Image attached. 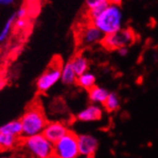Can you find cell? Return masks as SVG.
<instances>
[{
    "label": "cell",
    "instance_id": "obj_24",
    "mask_svg": "<svg viewBox=\"0 0 158 158\" xmlns=\"http://www.w3.org/2000/svg\"><path fill=\"white\" fill-rule=\"evenodd\" d=\"M16 0H0V5L1 6H10L13 4Z\"/></svg>",
    "mask_w": 158,
    "mask_h": 158
},
{
    "label": "cell",
    "instance_id": "obj_26",
    "mask_svg": "<svg viewBox=\"0 0 158 158\" xmlns=\"http://www.w3.org/2000/svg\"><path fill=\"white\" fill-rule=\"evenodd\" d=\"M77 158H92V157H88V156H82V155H79Z\"/></svg>",
    "mask_w": 158,
    "mask_h": 158
},
{
    "label": "cell",
    "instance_id": "obj_23",
    "mask_svg": "<svg viewBox=\"0 0 158 158\" xmlns=\"http://www.w3.org/2000/svg\"><path fill=\"white\" fill-rule=\"evenodd\" d=\"M117 51H118V55L121 56V57H125V56H127L129 54V48H128V47H122V48H118Z\"/></svg>",
    "mask_w": 158,
    "mask_h": 158
},
{
    "label": "cell",
    "instance_id": "obj_12",
    "mask_svg": "<svg viewBox=\"0 0 158 158\" xmlns=\"http://www.w3.org/2000/svg\"><path fill=\"white\" fill-rule=\"evenodd\" d=\"M70 63L72 64V67L75 71L77 77L83 74L86 71H88V68H89L88 60L81 53L75 55L72 58V60L70 61Z\"/></svg>",
    "mask_w": 158,
    "mask_h": 158
},
{
    "label": "cell",
    "instance_id": "obj_22",
    "mask_svg": "<svg viewBox=\"0 0 158 158\" xmlns=\"http://www.w3.org/2000/svg\"><path fill=\"white\" fill-rule=\"evenodd\" d=\"M16 18H26L27 16V9L26 8H20L17 10V11L15 12Z\"/></svg>",
    "mask_w": 158,
    "mask_h": 158
},
{
    "label": "cell",
    "instance_id": "obj_16",
    "mask_svg": "<svg viewBox=\"0 0 158 158\" xmlns=\"http://www.w3.org/2000/svg\"><path fill=\"white\" fill-rule=\"evenodd\" d=\"M19 141L18 136L0 133V151H9L13 149Z\"/></svg>",
    "mask_w": 158,
    "mask_h": 158
},
{
    "label": "cell",
    "instance_id": "obj_11",
    "mask_svg": "<svg viewBox=\"0 0 158 158\" xmlns=\"http://www.w3.org/2000/svg\"><path fill=\"white\" fill-rule=\"evenodd\" d=\"M108 95L109 92L107 89L97 85L88 90V98L93 104H103Z\"/></svg>",
    "mask_w": 158,
    "mask_h": 158
},
{
    "label": "cell",
    "instance_id": "obj_5",
    "mask_svg": "<svg viewBox=\"0 0 158 158\" xmlns=\"http://www.w3.org/2000/svg\"><path fill=\"white\" fill-rule=\"evenodd\" d=\"M77 135L69 131L53 144V154L58 158H77L79 153Z\"/></svg>",
    "mask_w": 158,
    "mask_h": 158
},
{
    "label": "cell",
    "instance_id": "obj_3",
    "mask_svg": "<svg viewBox=\"0 0 158 158\" xmlns=\"http://www.w3.org/2000/svg\"><path fill=\"white\" fill-rule=\"evenodd\" d=\"M136 42V33L132 27L120 28L117 32L103 35V38L100 41L102 46L109 50H118L122 47H129L134 45Z\"/></svg>",
    "mask_w": 158,
    "mask_h": 158
},
{
    "label": "cell",
    "instance_id": "obj_20",
    "mask_svg": "<svg viewBox=\"0 0 158 158\" xmlns=\"http://www.w3.org/2000/svg\"><path fill=\"white\" fill-rule=\"evenodd\" d=\"M105 2H109V0H85V6L88 10Z\"/></svg>",
    "mask_w": 158,
    "mask_h": 158
},
{
    "label": "cell",
    "instance_id": "obj_4",
    "mask_svg": "<svg viewBox=\"0 0 158 158\" xmlns=\"http://www.w3.org/2000/svg\"><path fill=\"white\" fill-rule=\"evenodd\" d=\"M22 144L32 158H47L53 154V143L43 134L24 137Z\"/></svg>",
    "mask_w": 158,
    "mask_h": 158
},
{
    "label": "cell",
    "instance_id": "obj_13",
    "mask_svg": "<svg viewBox=\"0 0 158 158\" xmlns=\"http://www.w3.org/2000/svg\"><path fill=\"white\" fill-rule=\"evenodd\" d=\"M61 81L64 85H73L77 81V75L70 62L65 63L62 67Z\"/></svg>",
    "mask_w": 158,
    "mask_h": 158
},
{
    "label": "cell",
    "instance_id": "obj_18",
    "mask_svg": "<svg viewBox=\"0 0 158 158\" xmlns=\"http://www.w3.org/2000/svg\"><path fill=\"white\" fill-rule=\"evenodd\" d=\"M15 20H16L15 13L11 14V15L7 19L4 27H2L1 31H0V43H3V42H5L8 39V37H9V35L10 33V31H11V28H12V27L14 25V22H15Z\"/></svg>",
    "mask_w": 158,
    "mask_h": 158
},
{
    "label": "cell",
    "instance_id": "obj_8",
    "mask_svg": "<svg viewBox=\"0 0 158 158\" xmlns=\"http://www.w3.org/2000/svg\"><path fill=\"white\" fill-rule=\"evenodd\" d=\"M103 38V33L93 24L86 25L79 33V40L82 46H92L100 43Z\"/></svg>",
    "mask_w": 158,
    "mask_h": 158
},
{
    "label": "cell",
    "instance_id": "obj_19",
    "mask_svg": "<svg viewBox=\"0 0 158 158\" xmlns=\"http://www.w3.org/2000/svg\"><path fill=\"white\" fill-rule=\"evenodd\" d=\"M109 4H110L109 2H105V3L100 4V5H98L94 8L88 9L87 10V18L89 20V23L92 22L93 20H95L96 18H98L100 14H102L107 9Z\"/></svg>",
    "mask_w": 158,
    "mask_h": 158
},
{
    "label": "cell",
    "instance_id": "obj_1",
    "mask_svg": "<svg viewBox=\"0 0 158 158\" xmlns=\"http://www.w3.org/2000/svg\"><path fill=\"white\" fill-rule=\"evenodd\" d=\"M22 124V136L27 137L42 134L48 124L44 111L38 105L31 106L20 118Z\"/></svg>",
    "mask_w": 158,
    "mask_h": 158
},
{
    "label": "cell",
    "instance_id": "obj_28",
    "mask_svg": "<svg viewBox=\"0 0 158 158\" xmlns=\"http://www.w3.org/2000/svg\"><path fill=\"white\" fill-rule=\"evenodd\" d=\"M0 158H10V157H8V156H1Z\"/></svg>",
    "mask_w": 158,
    "mask_h": 158
},
{
    "label": "cell",
    "instance_id": "obj_27",
    "mask_svg": "<svg viewBox=\"0 0 158 158\" xmlns=\"http://www.w3.org/2000/svg\"><path fill=\"white\" fill-rule=\"evenodd\" d=\"M47 158H58V157L55 156L54 154H52V155H50V156H48V157H47Z\"/></svg>",
    "mask_w": 158,
    "mask_h": 158
},
{
    "label": "cell",
    "instance_id": "obj_6",
    "mask_svg": "<svg viewBox=\"0 0 158 158\" xmlns=\"http://www.w3.org/2000/svg\"><path fill=\"white\" fill-rule=\"evenodd\" d=\"M62 67V62L53 61L48 67V69L37 79V90L41 93H46L50 88H52L59 81H61Z\"/></svg>",
    "mask_w": 158,
    "mask_h": 158
},
{
    "label": "cell",
    "instance_id": "obj_15",
    "mask_svg": "<svg viewBox=\"0 0 158 158\" xmlns=\"http://www.w3.org/2000/svg\"><path fill=\"white\" fill-rule=\"evenodd\" d=\"M76 83L80 87L85 90H89L96 85V76L89 71H86L83 74L77 77Z\"/></svg>",
    "mask_w": 158,
    "mask_h": 158
},
{
    "label": "cell",
    "instance_id": "obj_17",
    "mask_svg": "<svg viewBox=\"0 0 158 158\" xmlns=\"http://www.w3.org/2000/svg\"><path fill=\"white\" fill-rule=\"evenodd\" d=\"M102 105L104 106V109L109 113L117 111L120 106V98H119L118 95L114 92L109 93L106 100Z\"/></svg>",
    "mask_w": 158,
    "mask_h": 158
},
{
    "label": "cell",
    "instance_id": "obj_7",
    "mask_svg": "<svg viewBox=\"0 0 158 158\" xmlns=\"http://www.w3.org/2000/svg\"><path fill=\"white\" fill-rule=\"evenodd\" d=\"M77 138L80 155L93 157L98 148V140L89 134L79 135Z\"/></svg>",
    "mask_w": 158,
    "mask_h": 158
},
{
    "label": "cell",
    "instance_id": "obj_25",
    "mask_svg": "<svg viewBox=\"0 0 158 158\" xmlns=\"http://www.w3.org/2000/svg\"><path fill=\"white\" fill-rule=\"evenodd\" d=\"M110 4H114V5H118L120 6L122 4V0H109Z\"/></svg>",
    "mask_w": 158,
    "mask_h": 158
},
{
    "label": "cell",
    "instance_id": "obj_21",
    "mask_svg": "<svg viewBox=\"0 0 158 158\" xmlns=\"http://www.w3.org/2000/svg\"><path fill=\"white\" fill-rule=\"evenodd\" d=\"M27 20L25 18H16L15 22H14V27H15L16 30H23L27 26Z\"/></svg>",
    "mask_w": 158,
    "mask_h": 158
},
{
    "label": "cell",
    "instance_id": "obj_10",
    "mask_svg": "<svg viewBox=\"0 0 158 158\" xmlns=\"http://www.w3.org/2000/svg\"><path fill=\"white\" fill-rule=\"evenodd\" d=\"M103 111L98 104H91L78 113L77 118L81 122H92L102 119Z\"/></svg>",
    "mask_w": 158,
    "mask_h": 158
},
{
    "label": "cell",
    "instance_id": "obj_9",
    "mask_svg": "<svg viewBox=\"0 0 158 158\" xmlns=\"http://www.w3.org/2000/svg\"><path fill=\"white\" fill-rule=\"evenodd\" d=\"M70 130L67 128V126H65L64 123L60 121H52L48 122L42 134L54 144L64 135H65Z\"/></svg>",
    "mask_w": 158,
    "mask_h": 158
},
{
    "label": "cell",
    "instance_id": "obj_14",
    "mask_svg": "<svg viewBox=\"0 0 158 158\" xmlns=\"http://www.w3.org/2000/svg\"><path fill=\"white\" fill-rule=\"evenodd\" d=\"M0 133L11 135L14 136H22V124L20 119L11 120L2 126H0Z\"/></svg>",
    "mask_w": 158,
    "mask_h": 158
},
{
    "label": "cell",
    "instance_id": "obj_2",
    "mask_svg": "<svg viewBox=\"0 0 158 158\" xmlns=\"http://www.w3.org/2000/svg\"><path fill=\"white\" fill-rule=\"evenodd\" d=\"M122 12L120 6L109 4L100 15L90 22L103 33V35L118 31L121 28Z\"/></svg>",
    "mask_w": 158,
    "mask_h": 158
}]
</instances>
